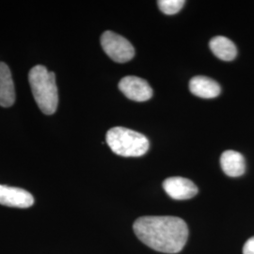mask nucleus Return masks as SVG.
Segmentation results:
<instances>
[{
    "instance_id": "nucleus-1",
    "label": "nucleus",
    "mask_w": 254,
    "mask_h": 254,
    "mask_svg": "<svg viewBox=\"0 0 254 254\" xmlns=\"http://www.w3.org/2000/svg\"><path fill=\"white\" fill-rule=\"evenodd\" d=\"M133 229L142 243L164 254L181 252L189 238V228L186 221L177 217H141L134 222Z\"/></svg>"
},
{
    "instance_id": "nucleus-2",
    "label": "nucleus",
    "mask_w": 254,
    "mask_h": 254,
    "mask_svg": "<svg viewBox=\"0 0 254 254\" xmlns=\"http://www.w3.org/2000/svg\"><path fill=\"white\" fill-rule=\"evenodd\" d=\"M28 82L38 107L46 115H52L59 105L56 75L43 65L34 66L28 73Z\"/></svg>"
},
{
    "instance_id": "nucleus-3",
    "label": "nucleus",
    "mask_w": 254,
    "mask_h": 254,
    "mask_svg": "<svg viewBox=\"0 0 254 254\" xmlns=\"http://www.w3.org/2000/svg\"><path fill=\"white\" fill-rule=\"evenodd\" d=\"M106 139L114 154L125 157L142 156L150 147L149 140L144 135L125 127L109 129Z\"/></svg>"
},
{
    "instance_id": "nucleus-4",
    "label": "nucleus",
    "mask_w": 254,
    "mask_h": 254,
    "mask_svg": "<svg viewBox=\"0 0 254 254\" xmlns=\"http://www.w3.org/2000/svg\"><path fill=\"white\" fill-rule=\"evenodd\" d=\"M101 46L105 53L118 64H126L135 56V48L125 37L112 31H106L101 36Z\"/></svg>"
},
{
    "instance_id": "nucleus-5",
    "label": "nucleus",
    "mask_w": 254,
    "mask_h": 254,
    "mask_svg": "<svg viewBox=\"0 0 254 254\" xmlns=\"http://www.w3.org/2000/svg\"><path fill=\"white\" fill-rule=\"evenodd\" d=\"M119 89L128 99L145 102L153 96L152 87L145 79L136 76H126L119 83Z\"/></svg>"
},
{
    "instance_id": "nucleus-6",
    "label": "nucleus",
    "mask_w": 254,
    "mask_h": 254,
    "mask_svg": "<svg viewBox=\"0 0 254 254\" xmlns=\"http://www.w3.org/2000/svg\"><path fill=\"white\" fill-rule=\"evenodd\" d=\"M162 186L165 192L173 200H189L198 194L197 186L184 177L167 178Z\"/></svg>"
},
{
    "instance_id": "nucleus-7",
    "label": "nucleus",
    "mask_w": 254,
    "mask_h": 254,
    "mask_svg": "<svg viewBox=\"0 0 254 254\" xmlns=\"http://www.w3.org/2000/svg\"><path fill=\"white\" fill-rule=\"evenodd\" d=\"M33 203L34 198L28 191L0 185V204L16 208H28Z\"/></svg>"
},
{
    "instance_id": "nucleus-8",
    "label": "nucleus",
    "mask_w": 254,
    "mask_h": 254,
    "mask_svg": "<svg viewBox=\"0 0 254 254\" xmlns=\"http://www.w3.org/2000/svg\"><path fill=\"white\" fill-rule=\"evenodd\" d=\"M190 91L200 98L211 99L218 97L221 92V89L218 82L214 79L198 75L191 78Z\"/></svg>"
},
{
    "instance_id": "nucleus-9",
    "label": "nucleus",
    "mask_w": 254,
    "mask_h": 254,
    "mask_svg": "<svg viewBox=\"0 0 254 254\" xmlns=\"http://www.w3.org/2000/svg\"><path fill=\"white\" fill-rule=\"evenodd\" d=\"M15 102V90L11 73L7 64L0 63V106L9 108Z\"/></svg>"
},
{
    "instance_id": "nucleus-10",
    "label": "nucleus",
    "mask_w": 254,
    "mask_h": 254,
    "mask_svg": "<svg viewBox=\"0 0 254 254\" xmlns=\"http://www.w3.org/2000/svg\"><path fill=\"white\" fill-rule=\"evenodd\" d=\"M220 166L224 173L230 177H239L245 173L244 156L233 150H228L221 154Z\"/></svg>"
},
{
    "instance_id": "nucleus-11",
    "label": "nucleus",
    "mask_w": 254,
    "mask_h": 254,
    "mask_svg": "<svg viewBox=\"0 0 254 254\" xmlns=\"http://www.w3.org/2000/svg\"><path fill=\"white\" fill-rule=\"evenodd\" d=\"M209 47L213 54L224 62L234 61L237 55L236 45L226 37H214L209 43Z\"/></svg>"
},
{
    "instance_id": "nucleus-12",
    "label": "nucleus",
    "mask_w": 254,
    "mask_h": 254,
    "mask_svg": "<svg viewBox=\"0 0 254 254\" xmlns=\"http://www.w3.org/2000/svg\"><path fill=\"white\" fill-rule=\"evenodd\" d=\"M185 0H159L157 2L158 8L167 15H173L178 13L184 7Z\"/></svg>"
},
{
    "instance_id": "nucleus-13",
    "label": "nucleus",
    "mask_w": 254,
    "mask_h": 254,
    "mask_svg": "<svg viewBox=\"0 0 254 254\" xmlns=\"http://www.w3.org/2000/svg\"><path fill=\"white\" fill-rule=\"evenodd\" d=\"M243 254H254V236L246 242L243 247Z\"/></svg>"
}]
</instances>
